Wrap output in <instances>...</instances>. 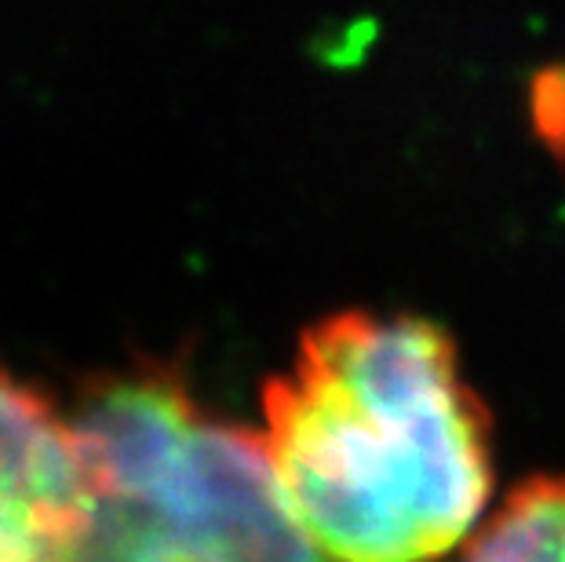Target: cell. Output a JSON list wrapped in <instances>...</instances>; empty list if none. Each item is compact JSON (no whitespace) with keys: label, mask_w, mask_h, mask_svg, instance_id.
<instances>
[{"label":"cell","mask_w":565,"mask_h":562,"mask_svg":"<svg viewBox=\"0 0 565 562\" xmlns=\"http://www.w3.org/2000/svg\"><path fill=\"white\" fill-rule=\"evenodd\" d=\"M259 438L310 555L435 559L486 516V410L424 318L347 310L315 326L263 391Z\"/></svg>","instance_id":"6da1fadb"},{"label":"cell","mask_w":565,"mask_h":562,"mask_svg":"<svg viewBox=\"0 0 565 562\" xmlns=\"http://www.w3.org/2000/svg\"><path fill=\"white\" fill-rule=\"evenodd\" d=\"M70 413L95 489L84 559L310 555L278 500L259 432L201 413L175 377L106 373Z\"/></svg>","instance_id":"7a4b0ae2"},{"label":"cell","mask_w":565,"mask_h":562,"mask_svg":"<svg viewBox=\"0 0 565 562\" xmlns=\"http://www.w3.org/2000/svg\"><path fill=\"white\" fill-rule=\"evenodd\" d=\"M92 522L74 413L0 362V562L84 559Z\"/></svg>","instance_id":"3957f363"},{"label":"cell","mask_w":565,"mask_h":562,"mask_svg":"<svg viewBox=\"0 0 565 562\" xmlns=\"http://www.w3.org/2000/svg\"><path fill=\"white\" fill-rule=\"evenodd\" d=\"M471 559H565V478H533L478 522Z\"/></svg>","instance_id":"277c9868"}]
</instances>
